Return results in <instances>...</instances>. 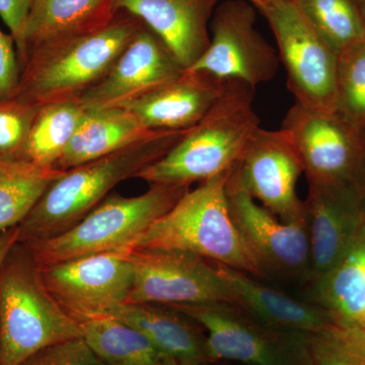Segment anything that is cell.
<instances>
[{
	"mask_svg": "<svg viewBox=\"0 0 365 365\" xmlns=\"http://www.w3.org/2000/svg\"><path fill=\"white\" fill-rule=\"evenodd\" d=\"M362 330L365 332V311H364V327H362Z\"/></svg>",
	"mask_w": 365,
	"mask_h": 365,
	"instance_id": "74e56055",
	"label": "cell"
},
{
	"mask_svg": "<svg viewBox=\"0 0 365 365\" xmlns=\"http://www.w3.org/2000/svg\"><path fill=\"white\" fill-rule=\"evenodd\" d=\"M314 30L341 54L365 40L359 0H294Z\"/></svg>",
	"mask_w": 365,
	"mask_h": 365,
	"instance_id": "4316f807",
	"label": "cell"
},
{
	"mask_svg": "<svg viewBox=\"0 0 365 365\" xmlns=\"http://www.w3.org/2000/svg\"><path fill=\"white\" fill-rule=\"evenodd\" d=\"M225 83L187 69L174 81L119 107L133 113L150 130H188L213 107Z\"/></svg>",
	"mask_w": 365,
	"mask_h": 365,
	"instance_id": "ac0fdd59",
	"label": "cell"
},
{
	"mask_svg": "<svg viewBox=\"0 0 365 365\" xmlns=\"http://www.w3.org/2000/svg\"><path fill=\"white\" fill-rule=\"evenodd\" d=\"M355 187H356L357 193H359L360 201L365 211V160L360 168L359 175L355 179Z\"/></svg>",
	"mask_w": 365,
	"mask_h": 365,
	"instance_id": "e575fe53",
	"label": "cell"
},
{
	"mask_svg": "<svg viewBox=\"0 0 365 365\" xmlns=\"http://www.w3.org/2000/svg\"><path fill=\"white\" fill-rule=\"evenodd\" d=\"M19 242V227L9 228L0 232V270L9 251Z\"/></svg>",
	"mask_w": 365,
	"mask_h": 365,
	"instance_id": "836d02e7",
	"label": "cell"
},
{
	"mask_svg": "<svg viewBox=\"0 0 365 365\" xmlns=\"http://www.w3.org/2000/svg\"><path fill=\"white\" fill-rule=\"evenodd\" d=\"M230 170L189 189L131 249L187 252L251 276H263L230 215L227 193Z\"/></svg>",
	"mask_w": 365,
	"mask_h": 365,
	"instance_id": "277c9868",
	"label": "cell"
},
{
	"mask_svg": "<svg viewBox=\"0 0 365 365\" xmlns=\"http://www.w3.org/2000/svg\"><path fill=\"white\" fill-rule=\"evenodd\" d=\"M83 337L60 307L30 252L16 242L0 270V365H20L47 346Z\"/></svg>",
	"mask_w": 365,
	"mask_h": 365,
	"instance_id": "5b68a950",
	"label": "cell"
},
{
	"mask_svg": "<svg viewBox=\"0 0 365 365\" xmlns=\"http://www.w3.org/2000/svg\"><path fill=\"white\" fill-rule=\"evenodd\" d=\"M248 1L252 2V4H253L254 6L257 7V9L260 11L262 6L265 4V2L267 1V0H248Z\"/></svg>",
	"mask_w": 365,
	"mask_h": 365,
	"instance_id": "d590c367",
	"label": "cell"
},
{
	"mask_svg": "<svg viewBox=\"0 0 365 365\" xmlns=\"http://www.w3.org/2000/svg\"><path fill=\"white\" fill-rule=\"evenodd\" d=\"M63 170L0 160V232L19 227Z\"/></svg>",
	"mask_w": 365,
	"mask_h": 365,
	"instance_id": "d4e9b609",
	"label": "cell"
},
{
	"mask_svg": "<svg viewBox=\"0 0 365 365\" xmlns=\"http://www.w3.org/2000/svg\"><path fill=\"white\" fill-rule=\"evenodd\" d=\"M85 112L79 101L41 106L26 143V162L55 169Z\"/></svg>",
	"mask_w": 365,
	"mask_h": 365,
	"instance_id": "484cf974",
	"label": "cell"
},
{
	"mask_svg": "<svg viewBox=\"0 0 365 365\" xmlns=\"http://www.w3.org/2000/svg\"><path fill=\"white\" fill-rule=\"evenodd\" d=\"M79 326L106 365H179L144 334L112 317H95Z\"/></svg>",
	"mask_w": 365,
	"mask_h": 365,
	"instance_id": "cb8c5ba5",
	"label": "cell"
},
{
	"mask_svg": "<svg viewBox=\"0 0 365 365\" xmlns=\"http://www.w3.org/2000/svg\"><path fill=\"white\" fill-rule=\"evenodd\" d=\"M20 365H106L83 337L42 348Z\"/></svg>",
	"mask_w": 365,
	"mask_h": 365,
	"instance_id": "4dcf8cb0",
	"label": "cell"
},
{
	"mask_svg": "<svg viewBox=\"0 0 365 365\" xmlns=\"http://www.w3.org/2000/svg\"><path fill=\"white\" fill-rule=\"evenodd\" d=\"M130 252L123 248L38 268L50 294L81 323L128 302L134 281Z\"/></svg>",
	"mask_w": 365,
	"mask_h": 365,
	"instance_id": "30bf717a",
	"label": "cell"
},
{
	"mask_svg": "<svg viewBox=\"0 0 365 365\" xmlns=\"http://www.w3.org/2000/svg\"><path fill=\"white\" fill-rule=\"evenodd\" d=\"M256 9L248 0H227L216 6L209 47L188 71L242 81L253 88L272 81L279 56L257 31Z\"/></svg>",
	"mask_w": 365,
	"mask_h": 365,
	"instance_id": "8fae6325",
	"label": "cell"
},
{
	"mask_svg": "<svg viewBox=\"0 0 365 365\" xmlns=\"http://www.w3.org/2000/svg\"><path fill=\"white\" fill-rule=\"evenodd\" d=\"M210 364H207V365H210Z\"/></svg>",
	"mask_w": 365,
	"mask_h": 365,
	"instance_id": "f35d334b",
	"label": "cell"
},
{
	"mask_svg": "<svg viewBox=\"0 0 365 365\" xmlns=\"http://www.w3.org/2000/svg\"><path fill=\"white\" fill-rule=\"evenodd\" d=\"M253 103V88L225 81L222 95L207 114L172 150L134 178L150 185L190 186L230 172L260 128Z\"/></svg>",
	"mask_w": 365,
	"mask_h": 365,
	"instance_id": "3957f363",
	"label": "cell"
},
{
	"mask_svg": "<svg viewBox=\"0 0 365 365\" xmlns=\"http://www.w3.org/2000/svg\"><path fill=\"white\" fill-rule=\"evenodd\" d=\"M314 294L338 325L364 331L365 227L342 260L314 281Z\"/></svg>",
	"mask_w": 365,
	"mask_h": 365,
	"instance_id": "603a6c76",
	"label": "cell"
},
{
	"mask_svg": "<svg viewBox=\"0 0 365 365\" xmlns=\"http://www.w3.org/2000/svg\"><path fill=\"white\" fill-rule=\"evenodd\" d=\"M259 11L275 37L295 103L335 112L339 54L307 23L294 0H267Z\"/></svg>",
	"mask_w": 365,
	"mask_h": 365,
	"instance_id": "52a82bcc",
	"label": "cell"
},
{
	"mask_svg": "<svg viewBox=\"0 0 365 365\" xmlns=\"http://www.w3.org/2000/svg\"><path fill=\"white\" fill-rule=\"evenodd\" d=\"M336 111L365 136V40L339 54Z\"/></svg>",
	"mask_w": 365,
	"mask_h": 365,
	"instance_id": "83f0119b",
	"label": "cell"
},
{
	"mask_svg": "<svg viewBox=\"0 0 365 365\" xmlns=\"http://www.w3.org/2000/svg\"><path fill=\"white\" fill-rule=\"evenodd\" d=\"M190 189L185 185L150 184L143 195L110 194L71 230L56 237L23 244L38 267L88 255L131 248Z\"/></svg>",
	"mask_w": 365,
	"mask_h": 365,
	"instance_id": "8992f818",
	"label": "cell"
},
{
	"mask_svg": "<svg viewBox=\"0 0 365 365\" xmlns=\"http://www.w3.org/2000/svg\"><path fill=\"white\" fill-rule=\"evenodd\" d=\"M143 21L125 11L95 32L36 46L21 66L16 100L41 106L79 101L110 71Z\"/></svg>",
	"mask_w": 365,
	"mask_h": 365,
	"instance_id": "7a4b0ae2",
	"label": "cell"
},
{
	"mask_svg": "<svg viewBox=\"0 0 365 365\" xmlns=\"http://www.w3.org/2000/svg\"><path fill=\"white\" fill-rule=\"evenodd\" d=\"M307 365H365V332L334 325L307 335Z\"/></svg>",
	"mask_w": 365,
	"mask_h": 365,
	"instance_id": "f1b7e54d",
	"label": "cell"
},
{
	"mask_svg": "<svg viewBox=\"0 0 365 365\" xmlns=\"http://www.w3.org/2000/svg\"><path fill=\"white\" fill-rule=\"evenodd\" d=\"M306 203L311 246V280L323 277L351 248L365 227L355 182L309 185Z\"/></svg>",
	"mask_w": 365,
	"mask_h": 365,
	"instance_id": "2e32d148",
	"label": "cell"
},
{
	"mask_svg": "<svg viewBox=\"0 0 365 365\" xmlns=\"http://www.w3.org/2000/svg\"><path fill=\"white\" fill-rule=\"evenodd\" d=\"M364 139H365V136H364Z\"/></svg>",
	"mask_w": 365,
	"mask_h": 365,
	"instance_id": "ab89813d",
	"label": "cell"
},
{
	"mask_svg": "<svg viewBox=\"0 0 365 365\" xmlns=\"http://www.w3.org/2000/svg\"><path fill=\"white\" fill-rule=\"evenodd\" d=\"M304 165L309 185L354 182L365 160L364 136L339 113L295 103L282 122Z\"/></svg>",
	"mask_w": 365,
	"mask_h": 365,
	"instance_id": "4fadbf2b",
	"label": "cell"
},
{
	"mask_svg": "<svg viewBox=\"0 0 365 365\" xmlns=\"http://www.w3.org/2000/svg\"><path fill=\"white\" fill-rule=\"evenodd\" d=\"M200 324L215 361L242 365H307V335L262 325L225 302L172 307Z\"/></svg>",
	"mask_w": 365,
	"mask_h": 365,
	"instance_id": "ba28073f",
	"label": "cell"
},
{
	"mask_svg": "<svg viewBox=\"0 0 365 365\" xmlns=\"http://www.w3.org/2000/svg\"><path fill=\"white\" fill-rule=\"evenodd\" d=\"M359 4L365 23V0H359Z\"/></svg>",
	"mask_w": 365,
	"mask_h": 365,
	"instance_id": "8d00e7d4",
	"label": "cell"
},
{
	"mask_svg": "<svg viewBox=\"0 0 365 365\" xmlns=\"http://www.w3.org/2000/svg\"><path fill=\"white\" fill-rule=\"evenodd\" d=\"M155 131L146 128L133 113L124 107L86 110L55 169L64 172L105 157L143 140Z\"/></svg>",
	"mask_w": 365,
	"mask_h": 365,
	"instance_id": "44dd1931",
	"label": "cell"
},
{
	"mask_svg": "<svg viewBox=\"0 0 365 365\" xmlns=\"http://www.w3.org/2000/svg\"><path fill=\"white\" fill-rule=\"evenodd\" d=\"M215 265L230 288L232 306L269 329L311 335L338 325L332 316L318 304L300 302L262 284L249 274L222 264L215 263Z\"/></svg>",
	"mask_w": 365,
	"mask_h": 365,
	"instance_id": "d6986e66",
	"label": "cell"
},
{
	"mask_svg": "<svg viewBox=\"0 0 365 365\" xmlns=\"http://www.w3.org/2000/svg\"><path fill=\"white\" fill-rule=\"evenodd\" d=\"M186 131H155L122 150L64 170L19 225V242L42 241L71 230L116 185L172 150Z\"/></svg>",
	"mask_w": 365,
	"mask_h": 365,
	"instance_id": "6da1fadb",
	"label": "cell"
},
{
	"mask_svg": "<svg viewBox=\"0 0 365 365\" xmlns=\"http://www.w3.org/2000/svg\"><path fill=\"white\" fill-rule=\"evenodd\" d=\"M39 109L16 98L0 100V160H26V143Z\"/></svg>",
	"mask_w": 365,
	"mask_h": 365,
	"instance_id": "f546056e",
	"label": "cell"
},
{
	"mask_svg": "<svg viewBox=\"0 0 365 365\" xmlns=\"http://www.w3.org/2000/svg\"><path fill=\"white\" fill-rule=\"evenodd\" d=\"M302 174L304 165L287 132L260 127L230 170L227 182L283 222H292L307 220L306 203L297 192Z\"/></svg>",
	"mask_w": 365,
	"mask_h": 365,
	"instance_id": "7c38bea8",
	"label": "cell"
},
{
	"mask_svg": "<svg viewBox=\"0 0 365 365\" xmlns=\"http://www.w3.org/2000/svg\"><path fill=\"white\" fill-rule=\"evenodd\" d=\"M217 4L218 0H115V11L143 21L187 71L209 47L208 26Z\"/></svg>",
	"mask_w": 365,
	"mask_h": 365,
	"instance_id": "e0dca14e",
	"label": "cell"
},
{
	"mask_svg": "<svg viewBox=\"0 0 365 365\" xmlns=\"http://www.w3.org/2000/svg\"><path fill=\"white\" fill-rule=\"evenodd\" d=\"M107 317L119 319L144 334L179 365L216 362L209 350L203 327L174 307L127 302Z\"/></svg>",
	"mask_w": 365,
	"mask_h": 365,
	"instance_id": "ffe728a7",
	"label": "cell"
},
{
	"mask_svg": "<svg viewBox=\"0 0 365 365\" xmlns=\"http://www.w3.org/2000/svg\"><path fill=\"white\" fill-rule=\"evenodd\" d=\"M130 261L134 281L129 304H232L230 288L215 262L187 252L163 249H131Z\"/></svg>",
	"mask_w": 365,
	"mask_h": 365,
	"instance_id": "9c48e42d",
	"label": "cell"
},
{
	"mask_svg": "<svg viewBox=\"0 0 365 365\" xmlns=\"http://www.w3.org/2000/svg\"><path fill=\"white\" fill-rule=\"evenodd\" d=\"M32 0H0V18L11 31L21 66L25 63L26 51L24 43V28Z\"/></svg>",
	"mask_w": 365,
	"mask_h": 365,
	"instance_id": "d6a6232c",
	"label": "cell"
},
{
	"mask_svg": "<svg viewBox=\"0 0 365 365\" xmlns=\"http://www.w3.org/2000/svg\"><path fill=\"white\" fill-rule=\"evenodd\" d=\"M116 14L115 0H32L24 28L26 51L50 41L101 30Z\"/></svg>",
	"mask_w": 365,
	"mask_h": 365,
	"instance_id": "7402d4cb",
	"label": "cell"
},
{
	"mask_svg": "<svg viewBox=\"0 0 365 365\" xmlns=\"http://www.w3.org/2000/svg\"><path fill=\"white\" fill-rule=\"evenodd\" d=\"M184 71L163 41L143 23L105 78L79 102L86 110L119 107L174 81Z\"/></svg>",
	"mask_w": 365,
	"mask_h": 365,
	"instance_id": "9a60e30c",
	"label": "cell"
},
{
	"mask_svg": "<svg viewBox=\"0 0 365 365\" xmlns=\"http://www.w3.org/2000/svg\"><path fill=\"white\" fill-rule=\"evenodd\" d=\"M21 78V64L11 34L0 30V100L16 97Z\"/></svg>",
	"mask_w": 365,
	"mask_h": 365,
	"instance_id": "1f68e13d",
	"label": "cell"
},
{
	"mask_svg": "<svg viewBox=\"0 0 365 365\" xmlns=\"http://www.w3.org/2000/svg\"><path fill=\"white\" fill-rule=\"evenodd\" d=\"M227 193L232 222L264 275L278 273L311 280L307 220L283 222L227 182Z\"/></svg>",
	"mask_w": 365,
	"mask_h": 365,
	"instance_id": "5bb4252c",
	"label": "cell"
}]
</instances>
